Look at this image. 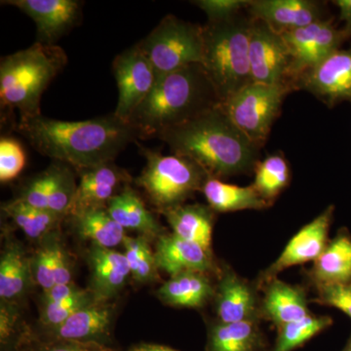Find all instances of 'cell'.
<instances>
[{
	"label": "cell",
	"mask_w": 351,
	"mask_h": 351,
	"mask_svg": "<svg viewBox=\"0 0 351 351\" xmlns=\"http://www.w3.org/2000/svg\"><path fill=\"white\" fill-rule=\"evenodd\" d=\"M16 131L36 151L58 162L69 164L78 172L112 162L137 134L114 113L83 121L48 119L43 114L20 120Z\"/></svg>",
	"instance_id": "1"
},
{
	"label": "cell",
	"mask_w": 351,
	"mask_h": 351,
	"mask_svg": "<svg viewBox=\"0 0 351 351\" xmlns=\"http://www.w3.org/2000/svg\"><path fill=\"white\" fill-rule=\"evenodd\" d=\"M158 138L176 156L188 157L209 177L219 180L254 172L260 156L261 147L234 125L219 105L167 129Z\"/></svg>",
	"instance_id": "2"
},
{
	"label": "cell",
	"mask_w": 351,
	"mask_h": 351,
	"mask_svg": "<svg viewBox=\"0 0 351 351\" xmlns=\"http://www.w3.org/2000/svg\"><path fill=\"white\" fill-rule=\"evenodd\" d=\"M219 104L202 64H189L158 78L128 123L141 140L158 138L167 129L195 119Z\"/></svg>",
	"instance_id": "3"
},
{
	"label": "cell",
	"mask_w": 351,
	"mask_h": 351,
	"mask_svg": "<svg viewBox=\"0 0 351 351\" xmlns=\"http://www.w3.org/2000/svg\"><path fill=\"white\" fill-rule=\"evenodd\" d=\"M68 63L56 44H32L27 49L2 58L0 63V105L18 110L20 120L41 115V97Z\"/></svg>",
	"instance_id": "4"
},
{
	"label": "cell",
	"mask_w": 351,
	"mask_h": 351,
	"mask_svg": "<svg viewBox=\"0 0 351 351\" xmlns=\"http://www.w3.org/2000/svg\"><path fill=\"white\" fill-rule=\"evenodd\" d=\"M252 18L242 14L221 21H208L203 27V69L221 103L253 82L249 64Z\"/></svg>",
	"instance_id": "5"
},
{
	"label": "cell",
	"mask_w": 351,
	"mask_h": 351,
	"mask_svg": "<svg viewBox=\"0 0 351 351\" xmlns=\"http://www.w3.org/2000/svg\"><path fill=\"white\" fill-rule=\"evenodd\" d=\"M140 152L147 164L136 184L144 189L159 212L184 204L196 191H202L210 178L206 171L188 157L164 156L141 145Z\"/></svg>",
	"instance_id": "6"
},
{
	"label": "cell",
	"mask_w": 351,
	"mask_h": 351,
	"mask_svg": "<svg viewBox=\"0 0 351 351\" xmlns=\"http://www.w3.org/2000/svg\"><path fill=\"white\" fill-rule=\"evenodd\" d=\"M156 71V80L188 66L202 63L203 27L167 15L138 43Z\"/></svg>",
	"instance_id": "7"
},
{
	"label": "cell",
	"mask_w": 351,
	"mask_h": 351,
	"mask_svg": "<svg viewBox=\"0 0 351 351\" xmlns=\"http://www.w3.org/2000/svg\"><path fill=\"white\" fill-rule=\"evenodd\" d=\"M292 91L287 85L251 82L219 104L234 125L262 149L278 117L284 98Z\"/></svg>",
	"instance_id": "8"
},
{
	"label": "cell",
	"mask_w": 351,
	"mask_h": 351,
	"mask_svg": "<svg viewBox=\"0 0 351 351\" xmlns=\"http://www.w3.org/2000/svg\"><path fill=\"white\" fill-rule=\"evenodd\" d=\"M292 58L291 84L295 89L298 78L326 59L348 40L343 29H339L331 19L281 34Z\"/></svg>",
	"instance_id": "9"
},
{
	"label": "cell",
	"mask_w": 351,
	"mask_h": 351,
	"mask_svg": "<svg viewBox=\"0 0 351 351\" xmlns=\"http://www.w3.org/2000/svg\"><path fill=\"white\" fill-rule=\"evenodd\" d=\"M249 64L253 82L269 85L291 84L290 51L282 36L261 20L252 19Z\"/></svg>",
	"instance_id": "10"
},
{
	"label": "cell",
	"mask_w": 351,
	"mask_h": 351,
	"mask_svg": "<svg viewBox=\"0 0 351 351\" xmlns=\"http://www.w3.org/2000/svg\"><path fill=\"white\" fill-rule=\"evenodd\" d=\"M112 71L119 87V103L113 113L128 123L132 114L154 89L156 71L138 43L115 57Z\"/></svg>",
	"instance_id": "11"
},
{
	"label": "cell",
	"mask_w": 351,
	"mask_h": 351,
	"mask_svg": "<svg viewBox=\"0 0 351 351\" xmlns=\"http://www.w3.org/2000/svg\"><path fill=\"white\" fill-rule=\"evenodd\" d=\"M334 205H330L313 221L301 228L286 245L280 257L258 276L256 286L262 290L265 284L277 278L280 272L308 262H314L329 243V230L334 218Z\"/></svg>",
	"instance_id": "12"
},
{
	"label": "cell",
	"mask_w": 351,
	"mask_h": 351,
	"mask_svg": "<svg viewBox=\"0 0 351 351\" xmlns=\"http://www.w3.org/2000/svg\"><path fill=\"white\" fill-rule=\"evenodd\" d=\"M295 89L306 90L332 108L351 103V47L339 49L298 78Z\"/></svg>",
	"instance_id": "13"
},
{
	"label": "cell",
	"mask_w": 351,
	"mask_h": 351,
	"mask_svg": "<svg viewBox=\"0 0 351 351\" xmlns=\"http://www.w3.org/2000/svg\"><path fill=\"white\" fill-rule=\"evenodd\" d=\"M258 290L256 284L249 283L230 267L219 270L214 295L219 322H258L262 319Z\"/></svg>",
	"instance_id": "14"
},
{
	"label": "cell",
	"mask_w": 351,
	"mask_h": 351,
	"mask_svg": "<svg viewBox=\"0 0 351 351\" xmlns=\"http://www.w3.org/2000/svg\"><path fill=\"white\" fill-rule=\"evenodd\" d=\"M6 5L17 7L36 25L38 43L55 44L82 16V2L76 0H7Z\"/></svg>",
	"instance_id": "15"
},
{
	"label": "cell",
	"mask_w": 351,
	"mask_h": 351,
	"mask_svg": "<svg viewBox=\"0 0 351 351\" xmlns=\"http://www.w3.org/2000/svg\"><path fill=\"white\" fill-rule=\"evenodd\" d=\"M80 182L68 215L107 208L108 201L129 186L130 176L112 162L82 171Z\"/></svg>",
	"instance_id": "16"
},
{
	"label": "cell",
	"mask_w": 351,
	"mask_h": 351,
	"mask_svg": "<svg viewBox=\"0 0 351 351\" xmlns=\"http://www.w3.org/2000/svg\"><path fill=\"white\" fill-rule=\"evenodd\" d=\"M246 9L252 19L280 34L325 19L322 7L311 0H252Z\"/></svg>",
	"instance_id": "17"
},
{
	"label": "cell",
	"mask_w": 351,
	"mask_h": 351,
	"mask_svg": "<svg viewBox=\"0 0 351 351\" xmlns=\"http://www.w3.org/2000/svg\"><path fill=\"white\" fill-rule=\"evenodd\" d=\"M157 267L170 276L182 272L197 271L209 274L218 271L212 253L200 245L193 243L174 233L158 237L156 248Z\"/></svg>",
	"instance_id": "18"
},
{
	"label": "cell",
	"mask_w": 351,
	"mask_h": 351,
	"mask_svg": "<svg viewBox=\"0 0 351 351\" xmlns=\"http://www.w3.org/2000/svg\"><path fill=\"white\" fill-rule=\"evenodd\" d=\"M91 289L98 301L107 302L124 288L131 269L124 253L92 244L88 252Z\"/></svg>",
	"instance_id": "19"
},
{
	"label": "cell",
	"mask_w": 351,
	"mask_h": 351,
	"mask_svg": "<svg viewBox=\"0 0 351 351\" xmlns=\"http://www.w3.org/2000/svg\"><path fill=\"white\" fill-rule=\"evenodd\" d=\"M262 290L265 293L261 300L262 318L271 321L277 328L311 314L306 292L301 286L276 278L265 284Z\"/></svg>",
	"instance_id": "20"
},
{
	"label": "cell",
	"mask_w": 351,
	"mask_h": 351,
	"mask_svg": "<svg viewBox=\"0 0 351 351\" xmlns=\"http://www.w3.org/2000/svg\"><path fill=\"white\" fill-rule=\"evenodd\" d=\"M112 320V307L106 302L95 301L51 330V335L55 339L62 341L103 343L101 341L110 332Z\"/></svg>",
	"instance_id": "21"
},
{
	"label": "cell",
	"mask_w": 351,
	"mask_h": 351,
	"mask_svg": "<svg viewBox=\"0 0 351 351\" xmlns=\"http://www.w3.org/2000/svg\"><path fill=\"white\" fill-rule=\"evenodd\" d=\"M314 287L351 282V235L341 228L313 262L308 272Z\"/></svg>",
	"instance_id": "22"
},
{
	"label": "cell",
	"mask_w": 351,
	"mask_h": 351,
	"mask_svg": "<svg viewBox=\"0 0 351 351\" xmlns=\"http://www.w3.org/2000/svg\"><path fill=\"white\" fill-rule=\"evenodd\" d=\"M167 219L173 233L189 241L200 245L212 253V232L215 211L202 204H182L160 212Z\"/></svg>",
	"instance_id": "23"
},
{
	"label": "cell",
	"mask_w": 351,
	"mask_h": 351,
	"mask_svg": "<svg viewBox=\"0 0 351 351\" xmlns=\"http://www.w3.org/2000/svg\"><path fill=\"white\" fill-rule=\"evenodd\" d=\"M107 211L125 230H135L147 239H158L164 234L162 226L145 206L140 195L129 186L108 201Z\"/></svg>",
	"instance_id": "24"
},
{
	"label": "cell",
	"mask_w": 351,
	"mask_h": 351,
	"mask_svg": "<svg viewBox=\"0 0 351 351\" xmlns=\"http://www.w3.org/2000/svg\"><path fill=\"white\" fill-rule=\"evenodd\" d=\"M157 295L169 306L199 308L214 299L215 287L208 274L182 272L171 276L158 289Z\"/></svg>",
	"instance_id": "25"
},
{
	"label": "cell",
	"mask_w": 351,
	"mask_h": 351,
	"mask_svg": "<svg viewBox=\"0 0 351 351\" xmlns=\"http://www.w3.org/2000/svg\"><path fill=\"white\" fill-rule=\"evenodd\" d=\"M202 193L215 212H235L242 210H263L270 207L254 186L226 184L216 178H208Z\"/></svg>",
	"instance_id": "26"
},
{
	"label": "cell",
	"mask_w": 351,
	"mask_h": 351,
	"mask_svg": "<svg viewBox=\"0 0 351 351\" xmlns=\"http://www.w3.org/2000/svg\"><path fill=\"white\" fill-rule=\"evenodd\" d=\"M265 341L258 322H217L208 336L207 351H263Z\"/></svg>",
	"instance_id": "27"
},
{
	"label": "cell",
	"mask_w": 351,
	"mask_h": 351,
	"mask_svg": "<svg viewBox=\"0 0 351 351\" xmlns=\"http://www.w3.org/2000/svg\"><path fill=\"white\" fill-rule=\"evenodd\" d=\"M76 232L82 239L106 249L123 244L126 230L108 213L107 208L87 210L73 216Z\"/></svg>",
	"instance_id": "28"
},
{
	"label": "cell",
	"mask_w": 351,
	"mask_h": 351,
	"mask_svg": "<svg viewBox=\"0 0 351 351\" xmlns=\"http://www.w3.org/2000/svg\"><path fill=\"white\" fill-rule=\"evenodd\" d=\"M32 278L31 261L25 257L19 244L11 242L0 260V297L2 302L22 297Z\"/></svg>",
	"instance_id": "29"
},
{
	"label": "cell",
	"mask_w": 351,
	"mask_h": 351,
	"mask_svg": "<svg viewBox=\"0 0 351 351\" xmlns=\"http://www.w3.org/2000/svg\"><path fill=\"white\" fill-rule=\"evenodd\" d=\"M254 173L255 181L252 186L271 206L290 182L291 171L287 159L280 152L271 154L258 161Z\"/></svg>",
	"instance_id": "30"
},
{
	"label": "cell",
	"mask_w": 351,
	"mask_h": 351,
	"mask_svg": "<svg viewBox=\"0 0 351 351\" xmlns=\"http://www.w3.org/2000/svg\"><path fill=\"white\" fill-rule=\"evenodd\" d=\"M2 210L29 239L34 240L47 237L63 218L49 210L32 207L18 198L6 203Z\"/></svg>",
	"instance_id": "31"
},
{
	"label": "cell",
	"mask_w": 351,
	"mask_h": 351,
	"mask_svg": "<svg viewBox=\"0 0 351 351\" xmlns=\"http://www.w3.org/2000/svg\"><path fill=\"white\" fill-rule=\"evenodd\" d=\"M330 316H315L309 314L302 319L286 323L277 328L278 334L272 351H293L313 339L314 336L331 327Z\"/></svg>",
	"instance_id": "32"
},
{
	"label": "cell",
	"mask_w": 351,
	"mask_h": 351,
	"mask_svg": "<svg viewBox=\"0 0 351 351\" xmlns=\"http://www.w3.org/2000/svg\"><path fill=\"white\" fill-rule=\"evenodd\" d=\"M124 255L131 269V276L140 283L154 282L158 279L156 255L152 253L147 237H125Z\"/></svg>",
	"instance_id": "33"
},
{
	"label": "cell",
	"mask_w": 351,
	"mask_h": 351,
	"mask_svg": "<svg viewBox=\"0 0 351 351\" xmlns=\"http://www.w3.org/2000/svg\"><path fill=\"white\" fill-rule=\"evenodd\" d=\"M50 169L52 172V182L48 206L53 213L62 217L66 216L77 188L73 171L63 162L53 164Z\"/></svg>",
	"instance_id": "34"
},
{
	"label": "cell",
	"mask_w": 351,
	"mask_h": 351,
	"mask_svg": "<svg viewBox=\"0 0 351 351\" xmlns=\"http://www.w3.org/2000/svg\"><path fill=\"white\" fill-rule=\"evenodd\" d=\"M95 301H98V300L91 290L80 289L77 293L64 301L44 306L43 314H41V321L46 327L50 328L51 330L55 329L69 317H71L76 311Z\"/></svg>",
	"instance_id": "35"
},
{
	"label": "cell",
	"mask_w": 351,
	"mask_h": 351,
	"mask_svg": "<svg viewBox=\"0 0 351 351\" xmlns=\"http://www.w3.org/2000/svg\"><path fill=\"white\" fill-rule=\"evenodd\" d=\"M57 240L45 242L31 260L32 278L47 292L55 286V255Z\"/></svg>",
	"instance_id": "36"
},
{
	"label": "cell",
	"mask_w": 351,
	"mask_h": 351,
	"mask_svg": "<svg viewBox=\"0 0 351 351\" xmlns=\"http://www.w3.org/2000/svg\"><path fill=\"white\" fill-rule=\"evenodd\" d=\"M27 156L24 147L12 137L0 140V181L6 182L16 179L24 170Z\"/></svg>",
	"instance_id": "37"
},
{
	"label": "cell",
	"mask_w": 351,
	"mask_h": 351,
	"mask_svg": "<svg viewBox=\"0 0 351 351\" xmlns=\"http://www.w3.org/2000/svg\"><path fill=\"white\" fill-rule=\"evenodd\" d=\"M51 182H52V172L49 167L44 171L43 174L36 176L27 184L18 199L24 201L27 204L38 209L49 210L48 202H49Z\"/></svg>",
	"instance_id": "38"
},
{
	"label": "cell",
	"mask_w": 351,
	"mask_h": 351,
	"mask_svg": "<svg viewBox=\"0 0 351 351\" xmlns=\"http://www.w3.org/2000/svg\"><path fill=\"white\" fill-rule=\"evenodd\" d=\"M317 299L322 306L336 307L351 318V282L332 284L316 288Z\"/></svg>",
	"instance_id": "39"
},
{
	"label": "cell",
	"mask_w": 351,
	"mask_h": 351,
	"mask_svg": "<svg viewBox=\"0 0 351 351\" xmlns=\"http://www.w3.org/2000/svg\"><path fill=\"white\" fill-rule=\"evenodd\" d=\"M249 0H197L193 3L204 11L208 21L230 19L246 9Z\"/></svg>",
	"instance_id": "40"
},
{
	"label": "cell",
	"mask_w": 351,
	"mask_h": 351,
	"mask_svg": "<svg viewBox=\"0 0 351 351\" xmlns=\"http://www.w3.org/2000/svg\"><path fill=\"white\" fill-rule=\"evenodd\" d=\"M32 351H112L103 343L86 341H62L55 339L51 343H43Z\"/></svg>",
	"instance_id": "41"
},
{
	"label": "cell",
	"mask_w": 351,
	"mask_h": 351,
	"mask_svg": "<svg viewBox=\"0 0 351 351\" xmlns=\"http://www.w3.org/2000/svg\"><path fill=\"white\" fill-rule=\"evenodd\" d=\"M80 289L76 287L75 283L57 284L47 292H44L43 304H57L69 299L71 295L77 293Z\"/></svg>",
	"instance_id": "42"
},
{
	"label": "cell",
	"mask_w": 351,
	"mask_h": 351,
	"mask_svg": "<svg viewBox=\"0 0 351 351\" xmlns=\"http://www.w3.org/2000/svg\"><path fill=\"white\" fill-rule=\"evenodd\" d=\"M71 282V267L64 249L58 242L55 255V285Z\"/></svg>",
	"instance_id": "43"
},
{
	"label": "cell",
	"mask_w": 351,
	"mask_h": 351,
	"mask_svg": "<svg viewBox=\"0 0 351 351\" xmlns=\"http://www.w3.org/2000/svg\"><path fill=\"white\" fill-rule=\"evenodd\" d=\"M335 5L339 11V20L343 22V31L351 38V0H336Z\"/></svg>",
	"instance_id": "44"
},
{
	"label": "cell",
	"mask_w": 351,
	"mask_h": 351,
	"mask_svg": "<svg viewBox=\"0 0 351 351\" xmlns=\"http://www.w3.org/2000/svg\"><path fill=\"white\" fill-rule=\"evenodd\" d=\"M129 351H176L172 348H167V346H157V345H142L136 346Z\"/></svg>",
	"instance_id": "45"
},
{
	"label": "cell",
	"mask_w": 351,
	"mask_h": 351,
	"mask_svg": "<svg viewBox=\"0 0 351 351\" xmlns=\"http://www.w3.org/2000/svg\"><path fill=\"white\" fill-rule=\"evenodd\" d=\"M343 351H351V337L350 341H348V345H346L345 350Z\"/></svg>",
	"instance_id": "46"
}]
</instances>
